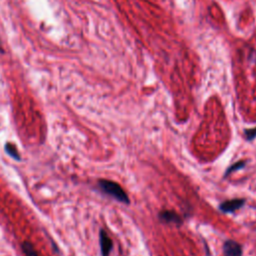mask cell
Segmentation results:
<instances>
[{
    "label": "cell",
    "instance_id": "obj_3",
    "mask_svg": "<svg viewBox=\"0 0 256 256\" xmlns=\"http://www.w3.org/2000/svg\"><path fill=\"white\" fill-rule=\"evenodd\" d=\"M224 256H242V247L234 240H227L223 244Z\"/></svg>",
    "mask_w": 256,
    "mask_h": 256
},
{
    "label": "cell",
    "instance_id": "obj_8",
    "mask_svg": "<svg viewBox=\"0 0 256 256\" xmlns=\"http://www.w3.org/2000/svg\"><path fill=\"white\" fill-rule=\"evenodd\" d=\"M244 166H245V161H239V162L233 164L232 166H230V167L227 169V171H226V173H225V176L229 175V174L232 173L233 171L238 170V169H240V168H242V167H244Z\"/></svg>",
    "mask_w": 256,
    "mask_h": 256
},
{
    "label": "cell",
    "instance_id": "obj_7",
    "mask_svg": "<svg viewBox=\"0 0 256 256\" xmlns=\"http://www.w3.org/2000/svg\"><path fill=\"white\" fill-rule=\"evenodd\" d=\"M21 249H22L24 256H39L38 252L36 251V249L34 248L32 243L29 241H24L21 244Z\"/></svg>",
    "mask_w": 256,
    "mask_h": 256
},
{
    "label": "cell",
    "instance_id": "obj_5",
    "mask_svg": "<svg viewBox=\"0 0 256 256\" xmlns=\"http://www.w3.org/2000/svg\"><path fill=\"white\" fill-rule=\"evenodd\" d=\"M159 219L162 222H165V223H175V224H181L182 223L181 216L178 213H176L174 211H171V210L161 211L159 213Z\"/></svg>",
    "mask_w": 256,
    "mask_h": 256
},
{
    "label": "cell",
    "instance_id": "obj_6",
    "mask_svg": "<svg viewBox=\"0 0 256 256\" xmlns=\"http://www.w3.org/2000/svg\"><path fill=\"white\" fill-rule=\"evenodd\" d=\"M4 149H5V152L11 156L13 159L17 160V161H20L21 160V157H20V153L18 152L16 146L13 144V143H10V142H6L5 145H4Z\"/></svg>",
    "mask_w": 256,
    "mask_h": 256
},
{
    "label": "cell",
    "instance_id": "obj_2",
    "mask_svg": "<svg viewBox=\"0 0 256 256\" xmlns=\"http://www.w3.org/2000/svg\"><path fill=\"white\" fill-rule=\"evenodd\" d=\"M244 203H245V200L242 198L231 199V200L222 202L219 206V209L224 213H231V212H234V211L238 210L239 208H241L244 205Z\"/></svg>",
    "mask_w": 256,
    "mask_h": 256
},
{
    "label": "cell",
    "instance_id": "obj_1",
    "mask_svg": "<svg viewBox=\"0 0 256 256\" xmlns=\"http://www.w3.org/2000/svg\"><path fill=\"white\" fill-rule=\"evenodd\" d=\"M98 186L103 193L113 197L114 199L124 204H129L130 200L128 198L127 193L122 189V187L118 183L106 179H100L98 181Z\"/></svg>",
    "mask_w": 256,
    "mask_h": 256
},
{
    "label": "cell",
    "instance_id": "obj_9",
    "mask_svg": "<svg viewBox=\"0 0 256 256\" xmlns=\"http://www.w3.org/2000/svg\"><path fill=\"white\" fill-rule=\"evenodd\" d=\"M244 135L247 140H253L256 137V128L244 130Z\"/></svg>",
    "mask_w": 256,
    "mask_h": 256
},
{
    "label": "cell",
    "instance_id": "obj_4",
    "mask_svg": "<svg viewBox=\"0 0 256 256\" xmlns=\"http://www.w3.org/2000/svg\"><path fill=\"white\" fill-rule=\"evenodd\" d=\"M99 242H100V249H101V255L102 256H109L113 244L112 240L108 236V234L105 232V230L101 229L99 233Z\"/></svg>",
    "mask_w": 256,
    "mask_h": 256
}]
</instances>
